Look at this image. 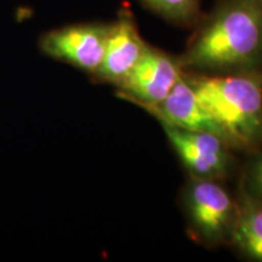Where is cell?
<instances>
[{
	"label": "cell",
	"mask_w": 262,
	"mask_h": 262,
	"mask_svg": "<svg viewBox=\"0 0 262 262\" xmlns=\"http://www.w3.org/2000/svg\"><path fill=\"white\" fill-rule=\"evenodd\" d=\"M195 26L179 57L183 72L262 73V0H219Z\"/></svg>",
	"instance_id": "1"
},
{
	"label": "cell",
	"mask_w": 262,
	"mask_h": 262,
	"mask_svg": "<svg viewBox=\"0 0 262 262\" xmlns=\"http://www.w3.org/2000/svg\"><path fill=\"white\" fill-rule=\"evenodd\" d=\"M183 73L232 149H261L262 73Z\"/></svg>",
	"instance_id": "2"
},
{
	"label": "cell",
	"mask_w": 262,
	"mask_h": 262,
	"mask_svg": "<svg viewBox=\"0 0 262 262\" xmlns=\"http://www.w3.org/2000/svg\"><path fill=\"white\" fill-rule=\"evenodd\" d=\"M189 231L206 247L229 244L237 216V198L219 180L191 176L182 194Z\"/></svg>",
	"instance_id": "3"
},
{
	"label": "cell",
	"mask_w": 262,
	"mask_h": 262,
	"mask_svg": "<svg viewBox=\"0 0 262 262\" xmlns=\"http://www.w3.org/2000/svg\"><path fill=\"white\" fill-rule=\"evenodd\" d=\"M182 74L179 57L147 44L135 67L117 86L118 93L137 106L152 107L168 96Z\"/></svg>",
	"instance_id": "4"
},
{
	"label": "cell",
	"mask_w": 262,
	"mask_h": 262,
	"mask_svg": "<svg viewBox=\"0 0 262 262\" xmlns=\"http://www.w3.org/2000/svg\"><path fill=\"white\" fill-rule=\"evenodd\" d=\"M170 145L193 178L219 180L231 171V147L216 134L160 123Z\"/></svg>",
	"instance_id": "5"
},
{
	"label": "cell",
	"mask_w": 262,
	"mask_h": 262,
	"mask_svg": "<svg viewBox=\"0 0 262 262\" xmlns=\"http://www.w3.org/2000/svg\"><path fill=\"white\" fill-rule=\"evenodd\" d=\"M111 24H78L41 35L40 50L55 60L95 75L102 62Z\"/></svg>",
	"instance_id": "6"
},
{
	"label": "cell",
	"mask_w": 262,
	"mask_h": 262,
	"mask_svg": "<svg viewBox=\"0 0 262 262\" xmlns=\"http://www.w3.org/2000/svg\"><path fill=\"white\" fill-rule=\"evenodd\" d=\"M147 42L140 35L130 12H122L111 24L100 68L94 77L118 86L142 56Z\"/></svg>",
	"instance_id": "7"
},
{
	"label": "cell",
	"mask_w": 262,
	"mask_h": 262,
	"mask_svg": "<svg viewBox=\"0 0 262 262\" xmlns=\"http://www.w3.org/2000/svg\"><path fill=\"white\" fill-rule=\"evenodd\" d=\"M143 110L155 116L159 123L187 130L212 133L225 140L220 126L196 96L185 73L162 102Z\"/></svg>",
	"instance_id": "8"
},
{
	"label": "cell",
	"mask_w": 262,
	"mask_h": 262,
	"mask_svg": "<svg viewBox=\"0 0 262 262\" xmlns=\"http://www.w3.org/2000/svg\"><path fill=\"white\" fill-rule=\"evenodd\" d=\"M229 244L249 260L262 262V202L241 188Z\"/></svg>",
	"instance_id": "9"
},
{
	"label": "cell",
	"mask_w": 262,
	"mask_h": 262,
	"mask_svg": "<svg viewBox=\"0 0 262 262\" xmlns=\"http://www.w3.org/2000/svg\"><path fill=\"white\" fill-rule=\"evenodd\" d=\"M147 9L166 21L179 26L196 25L201 14V0H140Z\"/></svg>",
	"instance_id": "10"
},
{
	"label": "cell",
	"mask_w": 262,
	"mask_h": 262,
	"mask_svg": "<svg viewBox=\"0 0 262 262\" xmlns=\"http://www.w3.org/2000/svg\"><path fill=\"white\" fill-rule=\"evenodd\" d=\"M254 153L243 171L241 188L262 202V150Z\"/></svg>",
	"instance_id": "11"
}]
</instances>
